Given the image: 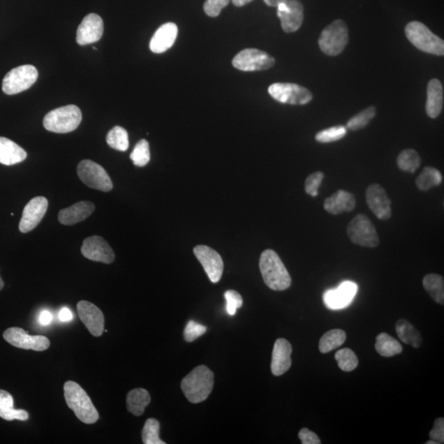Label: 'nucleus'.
Instances as JSON below:
<instances>
[{
    "label": "nucleus",
    "instance_id": "obj_1",
    "mask_svg": "<svg viewBox=\"0 0 444 444\" xmlns=\"http://www.w3.org/2000/svg\"><path fill=\"white\" fill-rule=\"evenodd\" d=\"M259 268L268 288L276 291L288 289L291 277L283 262L274 251L266 249L259 259Z\"/></svg>",
    "mask_w": 444,
    "mask_h": 444
},
{
    "label": "nucleus",
    "instance_id": "obj_2",
    "mask_svg": "<svg viewBox=\"0 0 444 444\" xmlns=\"http://www.w3.org/2000/svg\"><path fill=\"white\" fill-rule=\"evenodd\" d=\"M214 386V374L205 365L193 369L183 378L182 390L191 404H197L205 401Z\"/></svg>",
    "mask_w": 444,
    "mask_h": 444
},
{
    "label": "nucleus",
    "instance_id": "obj_3",
    "mask_svg": "<svg viewBox=\"0 0 444 444\" xmlns=\"http://www.w3.org/2000/svg\"><path fill=\"white\" fill-rule=\"evenodd\" d=\"M64 391L68 406L82 422L91 424L98 420V411L80 385L73 381H68L64 383Z\"/></svg>",
    "mask_w": 444,
    "mask_h": 444
},
{
    "label": "nucleus",
    "instance_id": "obj_4",
    "mask_svg": "<svg viewBox=\"0 0 444 444\" xmlns=\"http://www.w3.org/2000/svg\"><path fill=\"white\" fill-rule=\"evenodd\" d=\"M406 36L416 48L425 53L443 57V40L434 35L422 22L414 21L406 25Z\"/></svg>",
    "mask_w": 444,
    "mask_h": 444
},
{
    "label": "nucleus",
    "instance_id": "obj_5",
    "mask_svg": "<svg viewBox=\"0 0 444 444\" xmlns=\"http://www.w3.org/2000/svg\"><path fill=\"white\" fill-rule=\"evenodd\" d=\"M82 112L77 105L63 106L45 115L43 124L46 131L57 133H71L80 126Z\"/></svg>",
    "mask_w": 444,
    "mask_h": 444
},
{
    "label": "nucleus",
    "instance_id": "obj_6",
    "mask_svg": "<svg viewBox=\"0 0 444 444\" xmlns=\"http://www.w3.org/2000/svg\"><path fill=\"white\" fill-rule=\"evenodd\" d=\"M349 41L348 26L343 20H336L322 31L318 39L319 47L330 57H336L343 52Z\"/></svg>",
    "mask_w": 444,
    "mask_h": 444
},
{
    "label": "nucleus",
    "instance_id": "obj_7",
    "mask_svg": "<svg viewBox=\"0 0 444 444\" xmlns=\"http://www.w3.org/2000/svg\"><path fill=\"white\" fill-rule=\"evenodd\" d=\"M346 232L351 242L360 246L376 248L379 244L377 230L367 215L355 216L350 221Z\"/></svg>",
    "mask_w": 444,
    "mask_h": 444
},
{
    "label": "nucleus",
    "instance_id": "obj_8",
    "mask_svg": "<svg viewBox=\"0 0 444 444\" xmlns=\"http://www.w3.org/2000/svg\"><path fill=\"white\" fill-rule=\"evenodd\" d=\"M77 172L81 182L87 187L103 192L112 191V180L103 166L94 161H82L77 165Z\"/></svg>",
    "mask_w": 444,
    "mask_h": 444
},
{
    "label": "nucleus",
    "instance_id": "obj_9",
    "mask_svg": "<svg viewBox=\"0 0 444 444\" xmlns=\"http://www.w3.org/2000/svg\"><path fill=\"white\" fill-rule=\"evenodd\" d=\"M38 78V72L34 66L26 64L12 69L3 77L2 89L7 95L20 94L29 89Z\"/></svg>",
    "mask_w": 444,
    "mask_h": 444
},
{
    "label": "nucleus",
    "instance_id": "obj_10",
    "mask_svg": "<svg viewBox=\"0 0 444 444\" xmlns=\"http://www.w3.org/2000/svg\"><path fill=\"white\" fill-rule=\"evenodd\" d=\"M268 92L272 98L283 104L302 105L311 103L313 99L311 91L295 83H274L268 87Z\"/></svg>",
    "mask_w": 444,
    "mask_h": 444
},
{
    "label": "nucleus",
    "instance_id": "obj_11",
    "mask_svg": "<svg viewBox=\"0 0 444 444\" xmlns=\"http://www.w3.org/2000/svg\"><path fill=\"white\" fill-rule=\"evenodd\" d=\"M275 64L274 57L258 49H245L235 55L232 61L235 68L244 72L267 71Z\"/></svg>",
    "mask_w": 444,
    "mask_h": 444
},
{
    "label": "nucleus",
    "instance_id": "obj_12",
    "mask_svg": "<svg viewBox=\"0 0 444 444\" xmlns=\"http://www.w3.org/2000/svg\"><path fill=\"white\" fill-rule=\"evenodd\" d=\"M3 339L15 348L43 351L47 350L50 341L44 336H31L20 327H10L3 332Z\"/></svg>",
    "mask_w": 444,
    "mask_h": 444
},
{
    "label": "nucleus",
    "instance_id": "obj_13",
    "mask_svg": "<svg viewBox=\"0 0 444 444\" xmlns=\"http://www.w3.org/2000/svg\"><path fill=\"white\" fill-rule=\"evenodd\" d=\"M198 260L200 262L208 279L212 283H217L223 274L224 263L219 253L206 245H198L193 249Z\"/></svg>",
    "mask_w": 444,
    "mask_h": 444
},
{
    "label": "nucleus",
    "instance_id": "obj_14",
    "mask_svg": "<svg viewBox=\"0 0 444 444\" xmlns=\"http://www.w3.org/2000/svg\"><path fill=\"white\" fill-rule=\"evenodd\" d=\"M367 202L369 209L378 219L388 220L392 216V202L385 189L378 184H372L367 189Z\"/></svg>",
    "mask_w": 444,
    "mask_h": 444
},
{
    "label": "nucleus",
    "instance_id": "obj_15",
    "mask_svg": "<svg viewBox=\"0 0 444 444\" xmlns=\"http://www.w3.org/2000/svg\"><path fill=\"white\" fill-rule=\"evenodd\" d=\"M82 256L91 261L110 265L114 261L115 256L112 248L105 239L97 235L87 238L81 248Z\"/></svg>",
    "mask_w": 444,
    "mask_h": 444
},
{
    "label": "nucleus",
    "instance_id": "obj_16",
    "mask_svg": "<svg viewBox=\"0 0 444 444\" xmlns=\"http://www.w3.org/2000/svg\"><path fill=\"white\" fill-rule=\"evenodd\" d=\"M48 208V200L44 197L32 198L24 207L20 223L22 233L30 232L43 219Z\"/></svg>",
    "mask_w": 444,
    "mask_h": 444
},
{
    "label": "nucleus",
    "instance_id": "obj_17",
    "mask_svg": "<svg viewBox=\"0 0 444 444\" xmlns=\"http://www.w3.org/2000/svg\"><path fill=\"white\" fill-rule=\"evenodd\" d=\"M78 316L83 325L94 336L103 335L105 326L104 314L101 309L86 300H82L77 305Z\"/></svg>",
    "mask_w": 444,
    "mask_h": 444
},
{
    "label": "nucleus",
    "instance_id": "obj_18",
    "mask_svg": "<svg viewBox=\"0 0 444 444\" xmlns=\"http://www.w3.org/2000/svg\"><path fill=\"white\" fill-rule=\"evenodd\" d=\"M358 286L355 282L346 281L336 289L328 290L323 295V302L327 308L341 309L348 307L357 293Z\"/></svg>",
    "mask_w": 444,
    "mask_h": 444
},
{
    "label": "nucleus",
    "instance_id": "obj_19",
    "mask_svg": "<svg viewBox=\"0 0 444 444\" xmlns=\"http://www.w3.org/2000/svg\"><path fill=\"white\" fill-rule=\"evenodd\" d=\"M103 20L96 13H90L84 17L78 27L77 43L80 45L97 43L103 37Z\"/></svg>",
    "mask_w": 444,
    "mask_h": 444
},
{
    "label": "nucleus",
    "instance_id": "obj_20",
    "mask_svg": "<svg viewBox=\"0 0 444 444\" xmlns=\"http://www.w3.org/2000/svg\"><path fill=\"white\" fill-rule=\"evenodd\" d=\"M291 353L293 346L288 340L279 339L275 341L271 363V370L274 376H281L288 371L293 363Z\"/></svg>",
    "mask_w": 444,
    "mask_h": 444
},
{
    "label": "nucleus",
    "instance_id": "obj_21",
    "mask_svg": "<svg viewBox=\"0 0 444 444\" xmlns=\"http://www.w3.org/2000/svg\"><path fill=\"white\" fill-rule=\"evenodd\" d=\"M178 27L174 22L165 23L156 30L150 41V50L156 54H161L171 47L177 39Z\"/></svg>",
    "mask_w": 444,
    "mask_h": 444
},
{
    "label": "nucleus",
    "instance_id": "obj_22",
    "mask_svg": "<svg viewBox=\"0 0 444 444\" xmlns=\"http://www.w3.org/2000/svg\"><path fill=\"white\" fill-rule=\"evenodd\" d=\"M95 211V205L91 202L81 201L59 212L58 219L60 223L73 225L84 221Z\"/></svg>",
    "mask_w": 444,
    "mask_h": 444
},
{
    "label": "nucleus",
    "instance_id": "obj_23",
    "mask_svg": "<svg viewBox=\"0 0 444 444\" xmlns=\"http://www.w3.org/2000/svg\"><path fill=\"white\" fill-rule=\"evenodd\" d=\"M288 10L277 12L281 27L288 34H293L299 29L304 21V6L299 0H288Z\"/></svg>",
    "mask_w": 444,
    "mask_h": 444
},
{
    "label": "nucleus",
    "instance_id": "obj_24",
    "mask_svg": "<svg viewBox=\"0 0 444 444\" xmlns=\"http://www.w3.org/2000/svg\"><path fill=\"white\" fill-rule=\"evenodd\" d=\"M355 205V198L353 194L341 189L333 193L331 197L326 198L323 207L328 214L339 215L343 212L353 211Z\"/></svg>",
    "mask_w": 444,
    "mask_h": 444
},
{
    "label": "nucleus",
    "instance_id": "obj_25",
    "mask_svg": "<svg viewBox=\"0 0 444 444\" xmlns=\"http://www.w3.org/2000/svg\"><path fill=\"white\" fill-rule=\"evenodd\" d=\"M443 108V89L441 81L430 80L427 87V113L431 119H436Z\"/></svg>",
    "mask_w": 444,
    "mask_h": 444
},
{
    "label": "nucleus",
    "instance_id": "obj_26",
    "mask_svg": "<svg viewBox=\"0 0 444 444\" xmlns=\"http://www.w3.org/2000/svg\"><path fill=\"white\" fill-rule=\"evenodd\" d=\"M27 152L17 143L0 137V163L13 165L22 163L27 158Z\"/></svg>",
    "mask_w": 444,
    "mask_h": 444
},
{
    "label": "nucleus",
    "instance_id": "obj_27",
    "mask_svg": "<svg viewBox=\"0 0 444 444\" xmlns=\"http://www.w3.org/2000/svg\"><path fill=\"white\" fill-rule=\"evenodd\" d=\"M0 417L8 422L15 420L25 422L29 419V414L24 410L15 409L10 393L0 390Z\"/></svg>",
    "mask_w": 444,
    "mask_h": 444
},
{
    "label": "nucleus",
    "instance_id": "obj_28",
    "mask_svg": "<svg viewBox=\"0 0 444 444\" xmlns=\"http://www.w3.org/2000/svg\"><path fill=\"white\" fill-rule=\"evenodd\" d=\"M127 410L135 416H140L145 413L146 407L150 404L149 392L143 388H135L128 393Z\"/></svg>",
    "mask_w": 444,
    "mask_h": 444
},
{
    "label": "nucleus",
    "instance_id": "obj_29",
    "mask_svg": "<svg viewBox=\"0 0 444 444\" xmlns=\"http://www.w3.org/2000/svg\"><path fill=\"white\" fill-rule=\"evenodd\" d=\"M396 332L399 339L405 344L414 348H419L422 345V337L420 332L405 319H400L396 323Z\"/></svg>",
    "mask_w": 444,
    "mask_h": 444
},
{
    "label": "nucleus",
    "instance_id": "obj_30",
    "mask_svg": "<svg viewBox=\"0 0 444 444\" xmlns=\"http://www.w3.org/2000/svg\"><path fill=\"white\" fill-rule=\"evenodd\" d=\"M376 349L383 357H392L402 353V346L399 341L387 333L383 332L376 337Z\"/></svg>",
    "mask_w": 444,
    "mask_h": 444
},
{
    "label": "nucleus",
    "instance_id": "obj_31",
    "mask_svg": "<svg viewBox=\"0 0 444 444\" xmlns=\"http://www.w3.org/2000/svg\"><path fill=\"white\" fill-rule=\"evenodd\" d=\"M423 286L434 302L444 304V281L442 276L427 274L424 277Z\"/></svg>",
    "mask_w": 444,
    "mask_h": 444
},
{
    "label": "nucleus",
    "instance_id": "obj_32",
    "mask_svg": "<svg viewBox=\"0 0 444 444\" xmlns=\"http://www.w3.org/2000/svg\"><path fill=\"white\" fill-rule=\"evenodd\" d=\"M346 339V334L343 330H332L323 335L319 341L318 348L320 353L326 354L340 348Z\"/></svg>",
    "mask_w": 444,
    "mask_h": 444
},
{
    "label": "nucleus",
    "instance_id": "obj_33",
    "mask_svg": "<svg viewBox=\"0 0 444 444\" xmlns=\"http://www.w3.org/2000/svg\"><path fill=\"white\" fill-rule=\"evenodd\" d=\"M442 182L443 177L441 171L428 166V168L423 169L422 172L416 179L415 184L420 191H428L434 187L438 186Z\"/></svg>",
    "mask_w": 444,
    "mask_h": 444
},
{
    "label": "nucleus",
    "instance_id": "obj_34",
    "mask_svg": "<svg viewBox=\"0 0 444 444\" xmlns=\"http://www.w3.org/2000/svg\"><path fill=\"white\" fill-rule=\"evenodd\" d=\"M397 163L401 170L415 173L422 163V158L415 150L406 149L397 157Z\"/></svg>",
    "mask_w": 444,
    "mask_h": 444
},
{
    "label": "nucleus",
    "instance_id": "obj_35",
    "mask_svg": "<svg viewBox=\"0 0 444 444\" xmlns=\"http://www.w3.org/2000/svg\"><path fill=\"white\" fill-rule=\"evenodd\" d=\"M106 142L113 149L126 151L129 146L128 132L122 127L115 126L108 133Z\"/></svg>",
    "mask_w": 444,
    "mask_h": 444
},
{
    "label": "nucleus",
    "instance_id": "obj_36",
    "mask_svg": "<svg viewBox=\"0 0 444 444\" xmlns=\"http://www.w3.org/2000/svg\"><path fill=\"white\" fill-rule=\"evenodd\" d=\"M160 423L151 418L147 420L142 431V443L145 444H165L159 437Z\"/></svg>",
    "mask_w": 444,
    "mask_h": 444
},
{
    "label": "nucleus",
    "instance_id": "obj_37",
    "mask_svg": "<svg viewBox=\"0 0 444 444\" xmlns=\"http://www.w3.org/2000/svg\"><path fill=\"white\" fill-rule=\"evenodd\" d=\"M335 359L342 371L350 372L357 368L359 360L353 350L344 348L339 350L335 355Z\"/></svg>",
    "mask_w": 444,
    "mask_h": 444
},
{
    "label": "nucleus",
    "instance_id": "obj_38",
    "mask_svg": "<svg viewBox=\"0 0 444 444\" xmlns=\"http://www.w3.org/2000/svg\"><path fill=\"white\" fill-rule=\"evenodd\" d=\"M376 115V108L373 106H370L362 112L355 114V117L349 119L348 124H346V128H349L350 131H360L367 126L369 123L371 121Z\"/></svg>",
    "mask_w": 444,
    "mask_h": 444
},
{
    "label": "nucleus",
    "instance_id": "obj_39",
    "mask_svg": "<svg viewBox=\"0 0 444 444\" xmlns=\"http://www.w3.org/2000/svg\"><path fill=\"white\" fill-rule=\"evenodd\" d=\"M131 159L138 168L147 165L151 159L149 143L145 140L138 142L131 154Z\"/></svg>",
    "mask_w": 444,
    "mask_h": 444
},
{
    "label": "nucleus",
    "instance_id": "obj_40",
    "mask_svg": "<svg viewBox=\"0 0 444 444\" xmlns=\"http://www.w3.org/2000/svg\"><path fill=\"white\" fill-rule=\"evenodd\" d=\"M346 133H348V128L345 126L331 127L318 132L316 135V140L322 143L336 142L343 138Z\"/></svg>",
    "mask_w": 444,
    "mask_h": 444
},
{
    "label": "nucleus",
    "instance_id": "obj_41",
    "mask_svg": "<svg viewBox=\"0 0 444 444\" xmlns=\"http://www.w3.org/2000/svg\"><path fill=\"white\" fill-rule=\"evenodd\" d=\"M224 296L226 300V311L230 316H234L237 309L242 307V296L233 290L225 291Z\"/></svg>",
    "mask_w": 444,
    "mask_h": 444
},
{
    "label": "nucleus",
    "instance_id": "obj_42",
    "mask_svg": "<svg viewBox=\"0 0 444 444\" xmlns=\"http://www.w3.org/2000/svg\"><path fill=\"white\" fill-rule=\"evenodd\" d=\"M323 178H325V174L321 171H316V172L309 175L305 180V192L312 197H317L318 188L320 187Z\"/></svg>",
    "mask_w": 444,
    "mask_h": 444
},
{
    "label": "nucleus",
    "instance_id": "obj_43",
    "mask_svg": "<svg viewBox=\"0 0 444 444\" xmlns=\"http://www.w3.org/2000/svg\"><path fill=\"white\" fill-rule=\"evenodd\" d=\"M207 327L194 321H189L184 331V340L188 342L195 341L205 334Z\"/></svg>",
    "mask_w": 444,
    "mask_h": 444
},
{
    "label": "nucleus",
    "instance_id": "obj_44",
    "mask_svg": "<svg viewBox=\"0 0 444 444\" xmlns=\"http://www.w3.org/2000/svg\"><path fill=\"white\" fill-rule=\"evenodd\" d=\"M230 0H206L203 8L207 16L219 17L222 9L228 6Z\"/></svg>",
    "mask_w": 444,
    "mask_h": 444
},
{
    "label": "nucleus",
    "instance_id": "obj_45",
    "mask_svg": "<svg viewBox=\"0 0 444 444\" xmlns=\"http://www.w3.org/2000/svg\"><path fill=\"white\" fill-rule=\"evenodd\" d=\"M429 438L438 444L444 443V419L438 418L434 423V427L429 432Z\"/></svg>",
    "mask_w": 444,
    "mask_h": 444
},
{
    "label": "nucleus",
    "instance_id": "obj_46",
    "mask_svg": "<svg viewBox=\"0 0 444 444\" xmlns=\"http://www.w3.org/2000/svg\"><path fill=\"white\" fill-rule=\"evenodd\" d=\"M298 436L303 444H320L322 443L317 434L307 428L300 429Z\"/></svg>",
    "mask_w": 444,
    "mask_h": 444
},
{
    "label": "nucleus",
    "instance_id": "obj_47",
    "mask_svg": "<svg viewBox=\"0 0 444 444\" xmlns=\"http://www.w3.org/2000/svg\"><path fill=\"white\" fill-rule=\"evenodd\" d=\"M52 321V314L45 311L40 313L39 323L41 325H48Z\"/></svg>",
    "mask_w": 444,
    "mask_h": 444
},
{
    "label": "nucleus",
    "instance_id": "obj_48",
    "mask_svg": "<svg viewBox=\"0 0 444 444\" xmlns=\"http://www.w3.org/2000/svg\"><path fill=\"white\" fill-rule=\"evenodd\" d=\"M59 318L60 321L62 322H69L73 318V313L71 311H69L67 308H64L60 311L59 313Z\"/></svg>",
    "mask_w": 444,
    "mask_h": 444
},
{
    "label": "nucleus",
    "instance_id": "obj_49",
    "mask_svg": "<svg viewBox=\"0 0 444 444\" xmlns=\"http://www.w3.org/2000/svg\"><path fill=\"white\" fill-rule=\"evenodd\" d=\"M263 1H265L268 6L277 7L279 3L285 2L286 0H263Z\"/></svg>",
    "mask_w": 444,
    "mask_h": 444
},
{
    "label": "nucleus",
    "instance_id": "obj_50",
    "mask_svg": "<svg viewBox=\"0 0 444 444\" xmlns=\"http://www.w3.org/2000/svg\"><path fill=\"white\" fill-rule=\"evenodd\" d=\"M253 0H232L234 6L237 7L244 6L245 4L252 2Z\"/></svg>",
    "mask_w": 444,
    "mask_h": 444
},
{
    "label": "nucleus",
    "instance_id": "obj_51",
    "mask_svg": "<svg viewBox=\"0 0 444 444\" xmlns=\"http://www.w3.org/2000/svg\"><path fill=\"white\" fill-rule=\"evenodd\" d=\"M3 281L1 279V276H0V290H1L3 288Z\"/></svg>",
    "mask_w": 444,
    "mask_h": 444
},
{
    "label": "nucleus",
    "instance_id": "obj_52",
    "mask_svg": "<svg viewBox=\"0 0 444 444\" xmlns=\"http://www.w3.org/2000/svg\"><path fill=\"white\" fill-rule=\"evenodd\" d=\"M425 443H427V444H438L436 441H432V439H431V441H427Z\"/></svg>",
    "mask_w": 444,
    "mask_h": 444
}]
</instances>
